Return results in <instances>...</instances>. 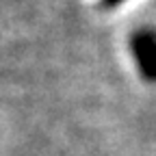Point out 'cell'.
<instances>
[{"mask_svg": "<svg viewBox=\"0 0 156 156\" xmlns=\"http://www.w3.org/2000/svg\"><path fill=\"white\" fill-rule=\"evenodd\" d=\"M130 48H132V56L141 76L145 80H154L156 78V37L152 28L134 30L130 39Z\"/></svg>", "mask_w": 156, "mask_h": 156, "instance_id": "1", "label": "cell"}, {"mask_svg": "<svg viewBox=\"0 0 156 156\" xmlns=\"http://www.w3.org/2000/svg\"><path fill=\"white\" fill-rule=\"evenodd\" d=\"M126 0H100V9H106V11H111V9H115V7H119V5H124Z\"/></svg>", "mask_w": 156, "mask_h": 156, "instance_id": "2", "label": "cell"}]
</instances>
